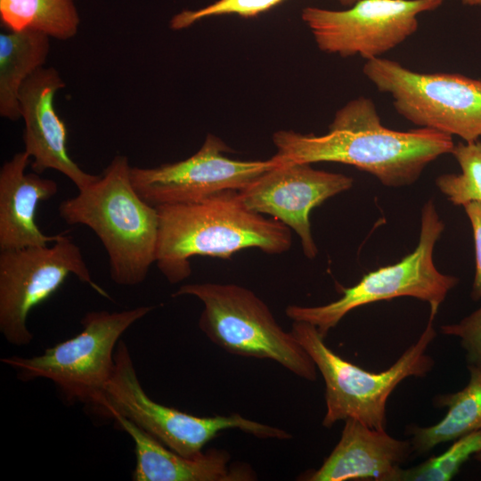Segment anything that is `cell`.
I'll use <instances>...</instances> for the list:
<instances>
[{
  "instance_id": "cell-3",
  "label": "cell",
  "mask_w": 481,
  "mask_h": 481,
  "mask_svg": "<svg viewBox=\"0 0 481 481\" xmlns=\"http://www.w3.org/2000/svg\"><path fill=\"white\" fill-rule=\"evenodd\" d=\"M126 156L118 154L91 184L62 200L58 212L69 225L90 228L102 243L111 280L136 286L156 260L159 236L157 208L134 188Z\"/></svg>"
},
{
  "instance_id": "cell-5",
  "label": "cell",
  "mask_w": 481,
  "mask_h": 481,
  "mask_svg": "<svg viewBox=\"0 0 481 481\" xmlns=\"http://www.w3.org/2000/svg\"><path fill=\"white\" fill-rule=\"evenodd\" d=\"M192 296L203 310L199 327L224 350L245 357L274 361L313 381L317 368L292 331L284 330L266 304L253 291L231 283L184 284L172 297Z\"/></svg>"
},
{
  "instance_id": "cell-28",
  "label": "cell",
  "mask_w": 481,
  "mask_h": 481,
  "mask_svg": "<svg viewBox=\"0 0 481 481\" xmlns=\"http://www.w3.org/2000/svg\"><path fill=\"white\" fill-rule=\"evenodd\" d=\"M473 456L477 461L481 462V450L477 452Z\"/></svg>"
},
{
  "instance_id": "cell-12",
  "label": "cell",
  "mask_w": 481,
  "mask_h": 481,
  "mask_svg": "<svg viewBox=\"0 0 481 481\" xmlns=\"http://www.w3.org/2000/svg\"><path fill=\"white\" fill-rule=\"evenodd\" d=\"M230 149L208 134L192 156L154 167H131L130 178L139 196L157 208L195 202L225 191H241L279 161L237 160Z\"/></svg>"
},
{
  "instance_id": "cell-21",
  "label": "cell",
  "mask_w": 481,
  "mask_h": 481,
  "mask_svg": "<svg viewBox=\"0 0 481 481\" xmlns=\"http://www.w3.org/2000/svg\"><path fill=\"white\" fill-rule=\"evenodd\" d=\"M458 162L461 174H443L435 183L439 191L454 206L469 202L481 204V138L461 142L451 153Z\"/></svg>"
},
{
  "instance_id": "cell-27",
  "label": "cell",
  "mask_w": 481,
  "mask_h": 481,
  "mask_svg": "<svg viewBox=\"0 0 481 481\" xmlns=\"http://www.w3.org/2000/svg\"><path fill=\"white\" fill-rule=\"evenodd\" d=\"M338 1L342 5L352 6L353 4H355L356 2L360 0H338Z\"/></svg>"
},
{
  "instance_id": "cell-17",
  "label": "cell",
  "mask_w": 481,
  "mask_h": 481,
  "mask_svg": "<svg viewBox=\"0 0 481 481\" xmlns=\"http://www.w3.org/2000/svg\"><path fill=\"white\" fill-rule=\"evenodd\" d=\"M29 162V155L23 151L0 169V251L45 246L61 235L45 234L36 223L39 203L55 196L58 185L36 172L26 173Z\"/></svg>"
},
{
  "instance_id": "cell-20",
  "label": "cell",
  "mask_w": 481,
  "mask_h": 481,
  "mask_svg": "<svg viewBox=\"0 0 481 481\" xmlns=\"http://www.w3.org/2000/svg\"><path fill=\"white\" fill-rule=\"evenodd\" d=\"M0 18L9 29H32L58 40L73 37L79 16L74 0H0Z\"/></svg>"
},
{
  "instance_id": "cell-18",
  "label": "cell",
  "mask_w": 481,
  "mask_h": 481,
  "mask_svg": "<svg viewBox=\"0 0 481 481\" xmlns=\"http://www.w3.org/2000/svg\"><path fill=\"white\" fill-rule=\"evenodd\" d=\"M50 37L32 29L0 33V116L21 118L19 101L23 83L44 67Z\"/></svg>"
},
{
  "instance_id": "cell-2",
  "label": "cell",
  "mask_w": 481,
  "mask_h": 481,
  "mask_svg": "<svg viewBox=\"0 0 481 481\" xmlns=\"http://www.w3.org/2000/svg\"><path fill=\"white\" fill-rule=\"evenodd\" d=\"M159 236L156 260L171 284L192 273L191 258H229L246 249L281 254L291 247L290 229L274 218L249 209L238 191L204 200L157 207Z\"/></svg>"
},
{
  "instance_id": "cell-25",
  "label": "cell",
  "mask_w": 481,
  "mask_h": 481,
  "mask_svg": "<svg viewBox=\"0 0 481 481\" xmlns=\"http://www.w3.org/2000/svg\"><path fill=\"white\" fill-rule=\"evenodd\" d=\"M471 224L475 249V276L470 292L473 300L481 299V204L469 202L463 206Z\"/></svg>"
},
{
  "instance_id": "cell-15",
  "label": "cell",
  "mask_w": 481,
  "mask_h": 481,
  "mask_svg": "<svg viewBox=\"0 0 481 481\" xmlns=\"http://www.w3.org/2000/svg\"><path fill=\"white\" fill-rule=\"evenodd\" d=\"M341 437L322 465L306 477L309 481H397L413 452L411 440H400L386 430L370 428L348 418Z\"/></svg>"
},
{
  "instance_id": "cell-7",
  "label": "cell",
  "mask_w": 481,
  "mask_h": 481,
  "mask_svg": "<svg viewBox=\"0 0 481 481\" xmlns=\"http://www.w3.org/2000/svg\"><path fill=\"white\" fill-rule=\"evenodd\" d=\"M433 200L421 209L419 242L415 249L399 262L365 274L355 285L344 289L343 296L323 306L290 305L286 315L294 322H308L325 338L329 331L352 310L368 304L411 297L428 302L436 312L459 278L442 273L435 265L436 243L444 230Z\"/></svg>"
},
{
  "instance_id": "cell-1",
  "label": "cell",
  "mask_w": 481,
  "mask_h": 481,
  "mask_svg": "<svg viewBox=\"0 0 481 481\" xmlns=\"http://www.w3.org/2000/svg\"><path fill=\"white\" fill-rule=\"evenodd\" d=\"M280 162H338L374 175L383 185L414 183L425 167L452 153V136L418 127L392 130L382 125L373 101L359 96L339 109L322 135L280 130L273 134Z\"/></svg>"
},
{
  "instance_id": "cell-16",
  "label": "cell",
  "mask_w": 481,
  "mask_h": 481,
  "mask_svg": "<svg viewBox=\"0 0 481 481\" xmlns=\"http://www.w3.org/2000/svg\"><path fill=\"white\" fill-rule=\"evenodd\" d=\"M135 444L134 481H249L255 472L247 464L230 463L224 450L211 449L187 457L177 453L123 417L113 419Z\"/></svg>"
},
{
  "instance_id": "cell-23",
  "label": "cell",
  "mask_w": 481,
  "mask_h": 481,
  "mask_svg": "<svg viewBox=\"0 0 481 481\" xmlns=\"http://www.w3.org/2000/svg\"><path fill=\"white\" fill-rule=\"evenodd\" d=\"M284 0H218L198 10H184L175 14L170 20V28L183 29L210 16L237 14L250 18L264 12Z\"/></svg>"
},
{
  "instance_id": "cell-26",
  "label": "cell",
  "mask_w": 481,
  "mask_h": 481,
  "mask_svg": "<svg viewBox=\"0 0 481 481\" xmlns=\"http://www.w3.org/2000/svg\"><path fill=\"white\" fill-rule=\"evenodd\" d=\"M460 1L464 5L481 7V0H460Z\"/></svg>"
},
{
  "instance_id": "cell-8",
  "label": "cell",
  "mask_w": 481,
  "mask_h": 481,
  "mask_svg": "<svg viewBox=\"0 0 481 481\" xmlns=\"http://www.w3.org/2000/svg\"><path fill=\"white\" fill-rule=\"evenodd\" d=\"M114 359L113 372L102 399L93 411L102 417L130 420L181 455L192 457L201 453L210 440L226 429H240L264 439L274 434L273 426L238 413L200 417L159 404L144 391L123 340L117 346Z\"/></svg>"
},
{
  "instance_id": "cell-14",
  "label": "cell",
  "mask_w": 481,
  "mask_h": 481,
  "mask_svg": "<svg viewBox=\"0 0 481 481\" xmlns=\"http://www.w3.org/2000/svg\"><path fill=\"white\" fill-rule=\"evenodd\" d=\"M66 86L61 76L53 67H42L22 85L19 101L24 120V151L32 159L34 172L56 170L82 190L100 175L84 171L68 151V131L54 107L55 94Z\"/></svg>"
},
{
  "instance_id": "cell-22",
  "label": "cell",
  "mask_w": 481,
  "mask_h": 481,
  "mask_svg": "<svg viewBox=\"0 0 481 481\" xmlns=\"http://www.w3.org/2000/svg\"><path fill=\"white\" fill-rule=\"evenodd\" d=\"M443 453L404 469L397 481H449L461 467L481 450V430L461 436Z\"/></svg>"
},
{
  "instance_id": "cell-4",
  "label": "cell",
  "mask_w": 481,
  "mask_h": 481,
  "mask_svg": "<svg viewBox=\"0 0 481 481\" xmlns=\"http://www.w3.org/2000/svg\"><path fill=\"white\" fill-rule=\"evenodd\" d=\"M430 313L426 328L387 370L371 372L346 361L333 352L315 326L294 322L291 331L313 359L325 383L326 412L322 425L355 419L370 428L386 430L387 402L394 389L406 378L425 377L434 361L427 349L436 336Z\"/></svg>"
},
{
  "instance_id": "cell-6",
  "label": "cell",
  "mask_w": 481,
  "mask_h": 481,
  "mask_svg": "<svg viewBox=\"0 0 481 481\" xmlns=\"http://www.w3.org/2000/svg\"><path fill=\"white\" fill-rule=\"evenodd\" d=\"M153 309L154 306H141L119 312H88L81 319V331L74 337L38 355H12L0 361L12 368L19 379H48L66 401L85 404L94 410L113 372L120 337Z\"/></svg>"
},
{
  "instance_id": "cell-10",
  "label": "cell",
  "mask_w": 481,
  "mask_h": 481,
  "mask_svg": "<svg viewBox=\"0 0 481 481\" xmlns=\"http://www.w3.org/2000/svg\"><path fill=\"white\" fill-rule=\"evenodd\" d=\"M69 275L110 299L93 280L80 248L64 232L51 246L0 251V331L8 343L21 346L33 340L27 324L29 313Z\"/></svg>"
},
{
  "instance_id": "cell-19",
  "label": "cell",
  "mask_w": 481,
  "mask_h": 481,
  "mask_svg": "<svg viewBox=\"0 0 481 481\" xmlns=\"http://www.w3.org/2000/svg\"><path fill=\"white\" fill-rule=\"evenodd\" d=\"M468 369L465 387L434 399L436 406L448 408L445 416L433 426L412 428L413 452L425 453L439 444L481 430V366L468 365Z\"/></svg>"
},
{
  "instance_id": "cell-9",
  "label": "cell",
  "mask_w": 481,
  "mask_h": 481,
  "mask_svg": "<svg viewBox=\"0 0 481 481\" xmlns=\"http://www.w3.org/2000/svg\"><path fill=\"white\" fill-rule=\"evenodd\" d=\"M364 76L390 94L403 118L465 143L481 138V79L456 73H420L386 58L367 60Z\"/></svg>"
},
{
  "instance_id": "cell-11",
  "label": "cell",
  "mask_w": 481,
  "mask_h": 481,
  "mask_svg": "<svg viewBox=\"0 0 481 481\" xmlns=\"http://www.w3.org/2000/svg\"><path fill=\"white\" fill-rule=\"evenodd\" d=\"M444 1L360 0L343 11L307 6L301 18L321 51L367 61L404 42L418 29V16L436 10Z\"/></svg>"
},
{
  "instance_id": "cell-13",
  "label": "cell",
  "mask_w": 481,
  "mask_h": 481,
  "mask_svg": "<svg viewBox=\"0 0 481 481\" xmlns=\"http://www.w3.org/2000/svg\"><path fill=\"white\" fill-rule=\"evenodd\" d=\"M351 176L314 169L308 163L280 162L239 191L250 210L266 214L292 229L299 237L304 255L318 253L309 215L328 199L352 188Z\"/></svg>"
},
{
  "instance_id": "cell-24",
  "label": "cell",
  "mask_w": 481,
  "mask_h": 481,
  "mask_svg": "<svg viewBox=\"0 0 481 481\" xmlns=\"http://www.w3.org/2000/svg\"><path fill=\"white\" fill-rule=\"evenodd\" d=\"M440 330L460 338L468 365L481 366V306L457 323L441 326Z\"/></svg>"
}]
</instances>
